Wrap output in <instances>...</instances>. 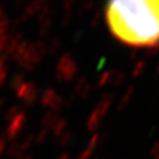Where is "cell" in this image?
<instances>
[{
	"label": "cell",
	"instance_id": "cell-1",
	"mask_svg": "<svg viewBox=\"0 0 159 159\" xmlns=\"http://www.w3.org/2000/svg\"><path fill=\"white\" fill-rule=\"evenodd\" d=\"M106 20L113 34L126 44H159V0L111 1L106 6Z\"/></svg>",
	"mask_w": 159,
	"mask_h": 159
}]
</instances>
